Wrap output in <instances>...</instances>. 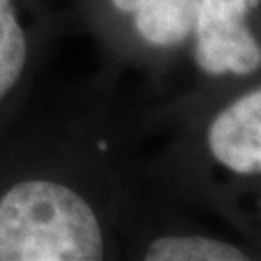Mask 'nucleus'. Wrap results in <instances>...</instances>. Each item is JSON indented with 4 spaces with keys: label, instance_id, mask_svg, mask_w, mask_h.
<instances>
[{
    "label": "nucleus",
    "instance_id": "nucleus-1",
    "mask_svg": "<svg viewBox=\"0 0 261 261\" xmlns=\"http://www.w3.org/2000/svg\"><path fill=\"white\" fill-rule=\"evenodd\" d=\"M103 257L99 219L74 190L25 180L0 201V261H97Z\"/></svg>",
    "mask_w": 261,
    "mask_h": 261
},
{
    "label": "nucleus",
    "instance_id": "nucleus-2",
    "mask_svg": "<svg viewBox=\"0 0 261 261\" xmlns=\"http://www.w3.org/2000/svg\"><path fill=\"white\" fill-rule=\"evenodd\" d=\"M250 10L246 0H199L196 56L205 72L250 74L259 68V45L246 23Z\"/></svg>",
    "mask_w": 261,
    "mask_h": 261
},
{
    "label": "nucleus",
    "instance_id": "nucleus-3",
    "mask_svg": "<svg viewBox=\"0 0 261 261\" xmlns=\"http://www.w3.org/2000/svg\"><path fill=\"white\" fill-rule=\"evenodd\" d=\"M209 149L215 159L238 174L261 170V91L234 101L209 128Z\"/></svg>",
    "mask_w": 261,
    "mask_h": 261
},
{
    "label": "nucleus",
    "instance_id": "nucleus-4",
    "mask_svg": "<svg viewBox=\"0 0 261 261\" xmlns=\"http://www.w3.org/2000/svg\"><path fill=\"white\" fill-rule=\"evenodd\" d=\"M199 0H145L136 10V25L141 37L153 45H176L196 25Z\"/></svg>",
    "mask_w": 261,
    "mask_h": 261
},
{
    "label": "nucleus",
    "instance_id": "nucleus-5",
    "mask_svg": "<svg viewBox=\"0 0 261 261\" xmlns=\"http://www.w3.org/2000/svg\"><path fill=\"white\" fill-rule=\"evenodd\" d=\"M147 261H242L238 248L203 236H165L147 248Z\"/></svg>",
    "mask_w": 261,
    "mask_h": 261
},
{
    "label": "nucleus",
    "instance_id": "nucleus-6",
    "mask_svg": "<svg viewBox=\"0 0 261 261\" xmlns=\"http://www.w3.org/2000/svg\"><path fill=\"white\" fill-rule=\"evenodd\" d=\"M25 37L12 0H0V101L18 84L25 66Z\"/></svg>",
    "mask_w": 261,
    "mask_h": 261
},
{
    "label": "nucleus",
    "instance_id": "nucleus-7",
    "mask_svg": "<svg viewBox=\"0 0 261 261\" xmlns=\"http://www.w3.org/2000/svg\"><path fill=\"white\" fill-rule=\"evenodd\" d=\"M112 4L124 12H136L145 4V0H112Z\"/></svg>",
    "mask_w": 261,
    "mask_h": 261
},
{
    "label": "nucleus",
    "instance_id": "nucleus-8",
    "mask_svg": "<svg viewBox=\"0 0 261 261\" xmlns=\"http://www.w3.org/2000/svg\"><path fill=\"white\" fill-rule=\"evenodd\" d=\"M246 2H248V4H250V8H255V6H257V4H259V0H246Z\"/></svg>",
    "mask_w": 261,
    "mask_h": 261
}]
</instances>
